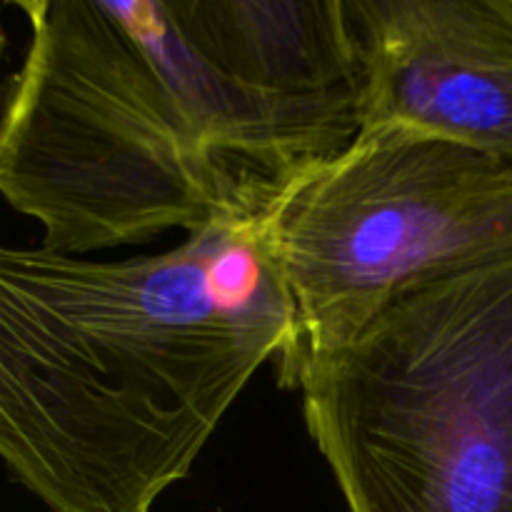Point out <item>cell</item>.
I'll return each mask as SVG.
<instances>
[{
    "label": "cell",
    "mask_w": 512,
    "mask_h": 512,
    "mask_svg": "<svg viewBox=\"0 0 512 512\" xmlns=\"http://www.w3.org/2000/svg\"><path fill=\"white\" fill-rule=\"evenodd\" d=\"M255 235L290 310L283 370L415 280L510 255L512 160L415 125H363L290 180Z\"/></svg>",
    "instance_id": "cell-4"
},
{
    "label": "cell",
    "mask_w": 512,
    "mask_h": 512,
    "mask_svg": "<svg viewBox=\"0 0 512 512\" xmlns=\"http://www.w3.org/2000/svg\"><path fill=\"white\" fill-rule=\"evenodd\" d=\"M188 43L255 95L360 133L345 0H168Z\"/></svg>",
    "instance_id": "cell-6"
},
{
    "label": "cell",
    "mask_w": 512,
    "mask_h": 512,
    "mask_svg": "<svg viewBox=\"0 0 512 512\" xmlns=\"http://www.w3.org/2000/svg\"><path fill=\"white\" fill-rule=\"evenodd\" d=\"M15 8L30 43L0 90V195L53 253L255 228L358 135L220 75L168 0Z\"/></svg>",
    "instance_id": "cell-2"
},
{
    "label": "cell",
    "mask_w": 512,
    "mask_h": 512,
    "mask_svg": "<svg viewBox=\"0 0 512 512\" xmlns=\"http://www.w3.org/2000/svg\"><path fill=\"white\" fill-rule=\"evenodd\" d=\"M288 343L255 228L123 260L0 245V460L50 512H155Z\"/></svg>",
    "instance_id": "cell-1"
},
{
    "label": "cell",
    "mask_w": 512,
    "mask_h": 512,
    "mask_svg": "<svg viewBox=\"0 0 512 512\" xmlns=\"http://www.w3.org/2000/svg\"><path fill=\"white\" fill-rule=\"evenodd\" d=\"M360 128L403 123L512 160V0H345Z\"/></svg>",
    "instance_id": "cell-5"
},
{
    "label": "cell",
    "mask_w": 512,
    "mask_h": 512,
    "mask_svg": "<svg viewBox=\"0 0 512 512\" xmlns=\"http://www.w3.org/2000/svg\"><path fill=\"white\" fill-rule=\"evenodd\" d=\"M3 50H5V30L0 25V58H3Z\"/></svg>",
    "instance_id": "cell-7"
},
{
    "label": "cell",
    "mask_w": 512,
    "mask_h": 512,
    "mask_svg": "<svg viewBox=\"0 0 512 512\" xmlns=\"http://www.w3.org/2000/svg\"><path fill=\"white\" fill-rule=\"evenodd\" d=\"M280 383L348 512H512V253L415 280Z\"/></svg>",
    "instance_id": "cell-3"
}]
</instances>
